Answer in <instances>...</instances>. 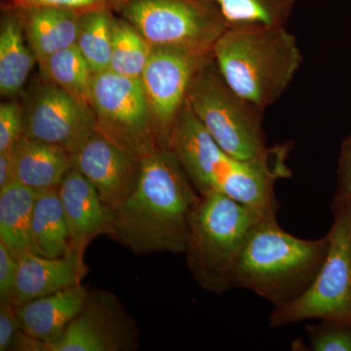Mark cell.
Returning <instances> with one entry per match:
<instances>
[{"label": "cell", "mask_w": 351, "mask_h": 351, "mask_svg": "<svg viewBox=\"0 0 351 351\" xmlns=\"http://www.w3.org/2000/svg\"><path fill=\"white\" fill-rule=\"evenodd\" d=\"M19 261L0 242V300L12 302L17 283Z\"/></svg>", "instance_id": "f1b7e54d"}, {"label": "cell", "mask_w": 351, "mask_h": 351, "mask_svg": "<svg viewBox=\"0 0 351 351\" xmlns=\"http://www.w3.org/2000/svg\"><path fill=\"white\" fill-rule=\"evenodd\" d=\"M308 346L293 345L297 348H306L311 351H351V325L331 320H320L319 324L306 326Z\"/></svg>", "instance_id": "484cf974"}, {"label": "cell", "mask_w": 351, "mask_h": 351, "mask_svg": "<svg viewBox=\"0 0 351 351\" xmlns=\"http://www.w3.org/2000/svg\"><path fill=\"white\" fill-rule=\"evenodd\" d=\"M263 217L267 216L228 196L200 195L184 254L189 271L201 288L218 295L232 288L245 240Z\"/></svg>", "instance_id": "5b68a950"}, {"label": "cell", "mask_w": 351, "mask_h": 351, "mask_svg": "<svg viewBox=\"0 0 351 351\" xmlns=\"http://www.w3.org/2000/svg\"><path fill=\"white\" fill-rule=\"evenodd\" d=\"M337 197L351 203V134L343 141L339 149Z\"/></svg>", "instance_id": "4dcf8cb0"}, {"label": "cell", "mask_w": 351, "mask_h": 351, "mask_svg": "<svg viewBox=\"0 0 351 351\" xmlns=\"http://www.w3.org/2000/svg\"><path fill=\"white\" fill-rule=\"evenodd\" d=\"M17 311L12 302H1L0 306V351L11 350L20 332Z\"/></svg>", "instance_id": "f546056e"}, {"label": "cell", "mask_w": 351, "mask_h": 351, "mask_svg": "<svg viewBox=\"0 0 351 351\" xmlns=\"http://www.w3.org/2000/svg\"><path fill=\"white\" fill-rule=\"evenodd\" d=\"M328 248V234L299 239L282 230L276 216L263 217L245 240L232 287L248 289L274 306L294 301L313 282Z\"/></svg>", "instance_id": "277c9868"}, {"label": "cell", "mask_w": 351, "mask_h": 351, "mask_svg": "<svg viewBox=\"0 0 351 351\" xmlns=\"http://www.w3.org/2000/svg\"><path fill=\"white\" fill-rule=\"evenodd\" d=\"M128 0H0L1 9H25L29 7L53 6L71 9L82 14L93 11H110L119 14Z\"/></svg>", "instance_id": "4316f807"}, {"label": "cell", "mask_w": 351, "mask_h": 351, "mask_svg": "<svg viewBox=\"0 0 351 351\" xmlns=\"http://www.w3.org/2000/svg\"><path fill=\"white\" fill-rule=\"evenodd\" d=\"M68 219L71 249L84 255L88 245L112 232L114 210L101 199L98 191L75 165L58 186Z\"/></svg>", "instance_id": "5bb4252c"}, {"label": "cell", "mask_w": 351, "mask_h": 351, "mask_svg": "<svg viewBox=\"0 0 351 351\" xmlns=\"http://www.w3.org/2000/svg\"><path fill=\"white\" fill-rule=\"evenodd\" d=\"M200 195L170 147L143 158L135 188L117 209L110 237L138 255L186 253Z\"/></svg>", "instance_id": "6da1fadb"}, {"label": "cell", "mask_w": 351, "mask_h": 351, "mask_svg": "<svg viewBox=\"0 0 351 351\" xmlns=\"http://www.w3.org/2000/svg\"><path fill=\"white\" fill-rule=\"evenodd\" d=\"M24 135L23 105L4 101L0 105V152L11 151Z\"/></svg>", "instance_id": "83f0119b"}, {"label": "cell", "mask_w": 351, "mask_h": 351, "mask_svg": "<svg viewBox=\"0 0 351 351\" xmlns=\"http://www.w3.org/2000/svg\"><path fill=\"white\" fill-rule=\"evenodd\" d=\"M34 253L59 258L71 249L68 219L57 189L38 191L32 223Z\"/></svg>", "instance_id": "44dd1931"}, {"label": "cell", "mask_w": 351, "mask_h": 351, "mask_svg": "<svg viewBox=\"0 0 351 351\" xmlns=\"http://www.w3.org/2000/svg\"><path fill=\"white\" fill-rule=\"evenodd\" d=\"M15 182L12 149L0 152V189Z\"/></svg>", "instance_id": "1f68e13d"}, {"label": "cell", "mask_w": 351, "mask_h": 351, "mask_svg": "<svg viewBox=\"0 0 351 351\" xmlns=\"http://www.w3.org/2000/svg\"><path fill=\"white\" fill-rule=\"evenodd\" d=\"M12 154L15 182L36 191L57 189L75 165V156L66 149L24 135Z\"/></svg>", "instance_id": "ac0fdd59"}, {"label": "cell", "mask_w": 351, "mask_h": 351, "mask_svg": "<svg viewBox=\"0 0 351 351\" xmlns=\"http://www.w3.org/2000/svg\"><path fill=\"white\" fill-rule=\"evenodd\" d=\"M213 58L226 82L265 110L287 91L304 62L287 25L226 29L215 43Z\"/></svg>", "instance_id": "3957f363"}, {"label": "cell", "mask_w": 351, "mask_h": 351, "mask_svg": "<svg viewBox=\"0 0 351 351\" xmlns=\"http://www.w3.org/2000/svg\"><path fill=\"white\" fill-rule=\"evenodd\" d=\"M115 16L110 11L83 14L76 46L94 73L110 71Z\"/></svg>", "instance_id": "cb8c5ba5"}, {"label": "cell", "mask_w": 351, "mask_h": 351, "mask_svg": "<svg viewBox=\"0 0 351 351\" xmlns=\"http://www.w3.org/2000/svg\"><path fill=\"white\" fill-rule=\"evenodd\" d=\"M38 64L27 38L19 9H1L0 27V93H19Z\"/></svg>", "instance_id": "d6986e66"}, {"label": "cell", "mask_w": 351, "mask_h": 351, "mask_svg": "<svg viewBox=\"0 0 351 351\" xmlns=\"http://www.w3.org/2000/svg\"><path fill=\"white\" fill-rule=\"evenodd\" d=\"M83 256L73 249L59 258H46L34 252L21 255L14 306L82 285L88 272Z\"/></svg>", "instance_id": "9a60e30c"}, {"label": "cell", "mask_w": 351, "mask_h": 351, "mask_svg": "<svg viewBox=\"0 0 351 351\" xmlns=\"http://www.w3.org/2000/svg\"><path fill=\"white\" fill-rule=\"evenodd\" d=\"M326 258L308 289L294 301L276 306L270 327L308 319L351 325V203L335 196Z\"/></svg>", "instance_id": "52a82bcc"}, {"label": "cell", "mask_w": 351, "mask_h": 351, "mask_svg": "<svg viewBox=\"0 0 351 351\" xmlns=\"http://www.w3.org/2000/svg\"><path fill=\"white\" fill-rule=\"evenodd\" d=\"M91 107L97 130L140 158L168 147L159 133L141 78L112 71L95 73Z\"/></svg>", "instance_id": "ba28073f"}, {"label": "cell", "mask_w": 351, "mask_h": 351, "mask_svg": "<svg viewBox=\"0 0 351 351\" xmlns=\"http://www.w3.org/2000/svg\"><path fill=\"white\" fill-rule=\"evenodd\" d=\"M38 66L44 80L54 83L92 110L91 90L95 73L77 46L55 53Z\"/></svg>", "instance_id": "7402d4cb"}, {"label": "cell", "mask_w": 351, "mask_h": 351, "mask_svg": "<svg viewBox=\"0 0 351 351\" xmlns=\"http://www.w3.org/2000/svg\"><path fill=\"white\" fill-rule=\"evenodd\" d=\"M223 16L228 29L287 25L297 0H210Z\"/></svg>", "instance_id": "603a6c76"}, {"label": "cell", "mask_w": 351, "mask_h": 351, "mask_svg": "<svg viewBox=\"0 0 351 351\" xmlns=\"http://www.w3.org/2000/svg\"><path fill=\"white\" fill-rule=\"evenodd\" d=\"M154 46L121 16H115L110 71L128 77L141 78Z\"/></svg>", "instance_id": "d4e9b609"}, {"label": "cell", "mask_w": 351, "mask_h": 351, "mask_svg": "<svg viewBox=\"0 0 351 351\" xmlns=\"http://www.w3.org/2000/svg\"><path fill=\"white\" fill-rule=\"evenodd\" d=\"M169 147L200 195L218 193L265 216H277L280 205L276 182L291 175L286 165L287 145L272 147L258 158H237L215 142L186 100L171 134Z\"/></svg>", "instance_id": "7a4b0ae2"}, {"label": "cell", "mask_w": 351, "mask_h": 351, "mask_svg": "<svg viewBox=\"0 0 351 351\" xmlns=\"http://www.w3.org/2000/svg\"><path fill=\"white\" fill-rule=\"evenodd\" d=\"M89 291L75 286L16 307L20 328L27 336L43 343L46 351L63 337L66 328L86 304Z\"/></svg>", "instance_id": "2e32d148"}, {"label": "cell", "mask_w": 351, "mask_h": 351, "mask_svg": "<svg viewBox=\"0 0 351 351\" xmlns=\"http://www.w3.org/2000/svg\"><path fill=\"white\" fill-rule=\"evenodd\" d=\"M119 15L154 47L213 53L228 29L210 0H128Z\"/></svg>", "instance_id": "9c48e42d"}, {"label": "cell", "mask_w": 351, "mask_h": 351, "mask_svg": "<svg viewBox=\"0 0 351 351\" xmlns=\"http://www.w3.org/2000/svg\"><path fill=\"white\" fill-rule=\"evenodd\" d=\"M137 346V328L119 300L96 291L89 292L82 313L46 351H128Z\"/></svg>", "instance_id": "7c38bea8"}, {"label": "cell", "mask_w": 351, "mask_h": 351, "mask_svg": "<svg viewBox=\"0 0 351 351\" xmlns=\"http://www.w3.org/2000/svg\"><path fill=\"white\" fill-rule=\"evenodd\" d=\"M212 59L213 53L154 47L141 80L166 147H169L171 134L193 78Z\"/></svg>", "instance_id": "8fae6325"}, {"label": "cell", "mask_w": 351, "mask_h": 351, "mask_svg": "<svg viewBox=\"0 0 351 351\" xmlns=\"http://www.w3.org/2000/svg\"><path fill=\"white\" fill-rule=\"evenodd\" d=\"M38 191L14 182L0 189V242L16 258L34 252L32 215Z\"/></svg>", "instance_id": "ffe728a7"}, {"label": "cell", "mask_w": 351, "mask_h": 351, "mask_svg": "<svg viewBox=\"0 0 351 351\" xmlns=\"http://www.w3.org/2000/svg\"><path fill=\"white\" fill-rule=\"evenodd\" d=\"M142 160L96 129L76 152L75 166L115 210L135 188Z\"/></svg>", "instance_id": "4fadbf2b"}, {"label": "cell", "mask_w": 351, "mask_h": 351, "mask_svg": "<svg viewBox=\"0 0 351 351\" xmlns=\"http://www.w3.org/2000/svg\"><path fill=\"white\" fill-rule=\"evenodd\" d=\"M186 100L223 151L240 159L258 158L269 152L263 129L265 110L226 82L214 58L196 73Z\"/></svg>", "instance_id": "8992f818"}, {"label": "cell", "mask_w": 351, "mask_h": 351, "mask_svg": "<svg viewBox=\"0 0 351 351\" xmlns=\"http://www.w3.org/2000/svg\"><path fill=\"white\" fill-rule=\"evenodd\" d=\"M22 105L24 136L62 147L73 156L96 130L91 108L43 77L29 89Z\"/></svg>", "instance_id": "30bf717a"}, {"label": "cell", "mask_w": 351, "mask_h": 351, "mask_svg": "<svg viewBox=\"0 0 351 351\" xmlns=\"http://www.w3.org/2000/svg\"><path fill=\"white\" fill-rule=\"evenodd\" d=\"M25 38L38 64L55 53L76 45L82 13L61 7L19 9Z\"/></svg>", "instance_id": "e0dca14e"}]
</instances>
